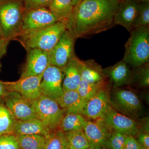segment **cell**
Returning a JSON list of instances; mask_svg holds the SVG:
<instances>
[{
  "instance_id": "6da1fadb",
  "label": "cell",
  "mask_w": 149,
  "mask_h": 149,
  "mask_svg": "<svg viewBox=\"0 0 149 149\" xmlns=\"http://www.w3.org/2000/svg\"><path fill=\"white\" fill-rule=\"evenodd\" d=\"M118 0H80L74 7L70 32L76 39L88 38L115 26Z\"/></svg>"
},
{
  "instance_id": "7a4b0ae2",
  "label": "cell",
  "mask_w": 149,
  "mask_h": 149,
  "mask_svg": "<svg viewBox=\"0 0 149 149\" xmlns=\"http://www.w3.org/2000/svg\"><path fill=\"white\" fill-rule=\"evenodd\" d=\"M130 33L123 60L133 68L149 62V26L135 28Z\"/></svg>"
},
{
  "instance_id": "3957f363",
  "label": "cell",
  "mask_w": 149,
  "mask_h": 149,
  "mask_svg": "<svg viewBox=\"0 0 149 149\" xmlns=\"http://www.w3.org/2000/svg\"><path fill=\"white\" fill-rule=\"evenodd\" d=\"M24 0H0V26L4 38L10 41L21 32L25 11Z\"/></svg>"
},
{
  "instance_id": "277c9868",
  "label": "cell",
  "mask_w": 149,
  "mask_h": 149,
  "mask_svg": "<svg viewBox=\"0 0 149 149\" xmlns=\"http://www.w3.org/2000/svg\"><path fill=\"white\" fill-rule=\"evenodd\" d=\"M67 29L65 24L60 22L20 37L27 49H37L49 52Z\"/></svg>"
},
{
  "instance_id": "5b68a950",
  "label": "cell",
  "mask_w": 149,
  "mask_h": 149,
  "mask_svg": "<svg viewBox=\"0 0 149 149\" xmlns=\"http://www.w3.org/2000/svg\"><path fill=\"white\" fill-rule=\"evenodd\" d=\"M109 96L111 105L117 111L136 120L143 115V103L133 91L120 88H113Z\"/></svg>"
},
{
  "instance_id": "8992f818",
  "label": "cell",
  "mask_w": 149,
  "mask_h": 149,
  "mask_svg": "<svg viewBox=\"0 0 149 149\" xmlns=\"http://www.w3.org/2000/svg\"><path fill=\"white\" fill-rule=\"evenodd\" d=\"M32 102L36 117L50 133L59 129L65 113L55 100L41 95Z\"/></svg>"
},
{
  "instance_id": "52a82bcc",
  "label": "cell",
  "mask_w": 149,
  "mask_h": 149,
  "mask_svg": "<svg viewBox=\"0 0 149 149\" xmlns=\"http://www.w3.org/2000/svg\"><path fill=\"white\" fill-rule=\"evenodd\" d=\"M58 20L48 8L25 10L21 32L22 37L54 24Z\"/></svg>"
},
{
  "instance_id": "ba28073f",
  "label": "cell",
  "mask_w": 149,
  "mask_h": 149,
  "mask_svg": "<svg viewBox=\"0 0 149 149\" xmlns=\"http://www.w3.org/2000/svg\"><path fill=\"white\" fill-rule=\"evenodd\" d=\"M76 39L72 32L67 29L58 42L49 52L50 64L63 69L75 55L74 48Z\"/></svg>"
},
{
  "instance_id": "9c48e42d",
  "label": "cell",
  "mask_w": 149,
  "mask_h": 149,
  "mask_svg": "<svg viewBox=\"0 0 149 149\" xmlns=\"http://www.w3.org/2000/svg\"><path fill=\"white\" fill-rule=\"evenodd\" d=\"M101 118L113 130L127 136H136L141 127L139 121L117 111L111 105Z\"/></svg>"
},
{
  "instance_id": "30bf717a",
  "label": "cell",
  "mask_w": 149,
  "mask_h": 149,
  "mask_svg": "<svg viewBox=\"0 0 149 149\" xmlns=\"http://www.w3.org/2000/svg\"><path fill=\"white\" fill-rule=\"evenodd\" d=\"M63 79L62 69L49 65L43 72L40 85L41 94L55 100L58 99L63 93Z\"/></svg>"
},
{
  "instance_id": "8fae6325",
  "label": "cell",
  "mask_w": 149,
  "mask_h": 149,
  "mask_svg": "<svg viewBox=\"0 0 149 149\" xmlns=\"http://www.w3.org/2000/svg\"><path fill=\"white\" fill-rule=\"evenodd\" d=\"M43 74V73L37 76L20 78L17 81L3 82V83L7 91L16 92L32 101L42 95L40 85Z\"/></svg>"
},
{
  "instance_id": "7c38bea8",
  "label": "cell",
  "mask_w": 149,
  "mask_h": 149,
  "mask_svg": "<svg viewBox=\"0 0 149 149\" xmlns=\"http://www.w3.org/2000/svg\"><path fill=\"white\" fill-rule=\"evenodd\" d=\"M5 98L6 107L17 120H27L37 118L32 101L19 93L8 92Z\"/></svg>"
},
{
  "instance_id": "4fadbf2b",
  "label": "cell",
  "mask_w": 149,
  "mask_h": 149,
  "mask_svg": "<svg viewBox=\"0 0 149 149\" xmlns=\"http://www.w3.org/2000/svg\"><path fill=\"white\" fill-rule=\"evenodd\" d=\"M27 49V61L20 78L42 74L50 65L48 52L37 49Z\"/></svg>"
},
{
  "instance_id": "5bb4252c",
  "label": "cell",
  "mask_w": 149,
  "mask_h": 149,
  "mask_svg": "<svg viewBox=\"0 0 149 149\" xmlns=\"http://www.w3.org/2000/svg\"><path fill=\"white\" fill-rule=\"evenodd\" d=\"M141 3L130 0L119 1L114 15L115 25H121L129 32L133 30Z\"/></svg>"
},
{
  "instance_id": "9a60e30c",
  "label": "cell",
  "mask_w": 149,
  "mask_h": 149,
  "mask_svg": "<svg viewBox=\"0 0 149 149\" xmlns=\"http://www.w3.org/2000/svg\"><path fill=\"white\" fill-rule=\"evenodd\" d=\"M83 129L91 146L102 148L104 146L113 130L101 118L93 120H87Z\"/></svg>"
},
{
  "instance_id": "2e32d148",
  "label": "cell",
  "mask_w": 149,
  "mask_h": 149,
  "mask_svg": "<svg viewBox=\"0 0 149 149\" xmlns=\"http://www.w3.org/2000/svg\"><path fill=\"white\" fill-rule=\"evenodd\" d=\"M106 87L102 88L92 98L86 102L83 115L89 119L101 118L111 106L109 93Z\"/></svg>"
},
{
  "instance_id": "e0dca14e",
  "label": "cell",
  "mask_w": 149,
  "mask_h": 149,
  "mask_svg": "<svg viewBox=\"0 0 149 149\" xmlns=\"http://www.w3.org/2000/svg\"><path fill=\"white\" fill-rule=\"evenodd\" d=\"M104 72L113 88H121L132 85V70L123 60L112 66L104 69Z\"/></svg>"
},
{
  "instance_id": "ac0fdd59",
  "label": "cell",
  "mask_w": 149,
  "mask_h": 149,
  "mask_svg": "<svg viewBox=\"0 0 149 149\" xmlns=\"http://www.w3.org/2000/svg\"><path fill=\"white\" fill-rule=\"evenodd\" d=\"M82 66V61L75 54L62 69L63 73L62 84L63 92L77 90L81 80Z\"/></svg>"
},
{
  "instance_id": "d6986e66",
  "label": "cell",
  "mask_w": 149,
  "mask_h": 149,
  "mask_svg": "<svg viewBox=\"0 0 149 149\" xmlns=\"http://www.w3.org/2000/svg\"><path fill=\"white\" fill-rule=\"evenodd\" d=\"M65 113H83L86 102L83 100L76 90L63 92L62 95L56 100Z\"/></svg>"
},
{
  "instance_id": "ffe728a7",
  "label": "cell",
  "mask_w": 149,
  "mask_h": 149,
  "mask_svg": "<svg viewBox=\"0 0 149 149\" xmlns=\"http://www.w3.org/2000/svg\"><path fill=\"white\" fill-rule=\"evenodd\" d=\"M48 8L58 22L64 23L70 30L74 10L72 0H54Z\"/></svg>"
},
{
  "instance_id": "44dd1931",
  "label": "cell",
  "mask_w": 149,
  "mask_h": 149,
  "mask_svg": "<svg viewBox=\"0 0 149 149\" xmlns=\"http://www.w3.org/2000/svg\"><path fill=\"white\" fill-rule=\"evenodd\" d=\"M51 133L37 118L27 120H17L13 130V134L15 136L39 134L47 137Z\"/></svg>"
},
{
  "instance_id": "7402d4cb",
  "label": "cell",
  "mask_w": 149,
  "mask_h": 149,
  "mask_svg": "<svg viewBox=\"0 0 149 149\" xmlns=\"http://www.w3.org/2000/svg\"><path fill=\"white\" fill-rule=\"evenodd\" d=\"M81 79L91 83H101L108 80L104 69L94 60L82 61Z\"/></svg>"
},
{
  "instance_id": "603a6c76",
  "label": "cell",
  "mask_w": 149,
  "mask_h": 149,
  "mask_svg": "<svg viewBox=\"0 0 149 149\" xmlns=\"http://www.w3.org/2000/svg\"><path fill=\"white\" fill-rule=\"evenodd\" d=\"M20 149H43L47 137L39 134L16 136Z\"/></svg>"
},
{
  "instance_id": "cb8c5ba5",
  "label": "cell",
  "mask_w": 149,
  "mask_h": 149,
  "mask_svg": "<svg viewBox=\"0 0 149 149\" xmlns=\"http://www.w3.org/2000/svg\"><path fill=\"white\" fill-rule=\"evenodd\" d=\"M87 120L84 116L80 113H65L61 123L59 129L63 132L83 129Z\"/></svg>"
},
{
  "instance_id": "d4e9b609",
  "label": "cell",
  "mask_w": 149,
  "mask_h": 149,
  "mask_svg": "<svg viewBox=\"0 0 149 149\" xmlns=\"http://www.w3.org/2000/svg\"><path fill=\"white\" fill-rule=\"evenodd\" d=\"M68 149H88L91 146L83 129L64 132Z\"/></svg>"
},
{
  "instance_id": "484cf974",
  "label": "cell",
  "mask_w": 149,
  "mask_h": 149,
  "mask_svg": "<svg viewBox=\"0 0 149 149\" xmlns=\"http://www.w3.org/2000/svg\"><path fill=\"white\" fill-rule=\"evenodd\" d=\"M107 80L97 83H88L81 79L76 91L83 100L88 101L95 95L99 91L108 85Z\"/></svg>"
},
{
  "instance_id": "4316f807",
  "label": "cell",
  "mask_w": 149,
  "mask_h": 149,
  "mask_svg": "<svg viewBox=\"0 0 149 149\" xmlns=\"http://www.w3.org/2000/svg\"><path fill=\"white\" fill-rule=\"evenodd\" d=\"M16 119L8 109L3 104H0V136L13 134Z\"/></svg>"
},
{
  "instance_id": "83f0119b",
  "label": "cell",
  "mask_w": 149,
  "mask_h": 149,
  "mask_svg": "<svg viewBox=\"0 0 149 149\" xmlns=\"http://www.w3.org/2000/svg\"><path fill=\"white\" fill-rule=\"evenodd\" d=\"M132 71V85H135L141 88H149V62L138 67L133 68Z\"/></svg>"
},
{
  "instance_id": "f1b7e54d",
  "label": "cell",
  "mask_w": 149,
  "mask_h": 149,
  "mask_svg": "<svg viewBox=\"0 0 149 149\" xmlns=\"http://www.w3.org/2000/svg\"><path fill=\"white\" fill-rule=\"evenodd\" d=\"M68 144L64 132L60 129L52 132L48 136L43 149H68Z\"/></svg>"
},
{
  "instance_id": "f546056e",
  "label": "cell",
  "mask_w": 149,
  "mask_h": 149,
  "mask_svg": "<svg viewBox=\"0 0 149 149\" xmlns=\"http://www.w3.org/2000/svg\"><path fill=\"white\" fill-rule=\"evenodd\" d=\"M126 136L125 134L113 130L104 147L110 149H123Z\"/></svg>"
},
{
  "instance_id": "4dcf8cb0",
  "label": "cell",
  "mask_w": 149,
  "mask_h": 149,
  "mask_svg": "<svg viewBox=\"0 0 149 149\" xmlns=\"http://www.w3.org/2000/svg\"><path fill=\"white\" fill-rule=\"evenodd\" d=\"M147 26H149V2H141L134 29Z\"/></svg>"
},
{
  "instance_id": "1f68e13d",
  "label": "cell",
  "mask_w": 149,
  "mask_h": 149,
  "mask_svg": "<svg viewBox=\"0 0 149 149\" xmlns=\"http://www.w3.org/2000/svg\"><path fill=\"white\" fill-rule=\"evenodd\" d=\"M0 149H20L16 136L14 134L0 136Z\"/></svg>"
},
{
  "instance_id": "d6a6232c",
  "label": "cell",
  "mask_w": 149,
  "mask_h": 149,
  "mask_svg": "<svg viewBox=\"0 0 149 149\" xmlns=\"http://www.w3.org/2000/svg\"><path fill=\"white\" fill-rule=\"evenodd\" d=\"M54 0H24L25 10L38 8H49Z\"/></svg>"
},
{
  "instance_id": "836d02e7",
  "label": "cell",
  "mask_w": 149,
  "mask_h": 149,
  "mask_svg": "<svg viewBox=\"0 0 149 149\" xmlns=\"http://www.w3.org/2000/svg\"><path fill=\"white\" fill-rule=\"evenodd\" d=\"M137 136V141L145 149H149V132L140 127Z\"/></svg>"
},
{
  "instance_id": "e575fe53",
  "label": "cell",
  "mask_w": 149,
  "mask_h": 149,
  "mask_svg": "<svg viewBox=\"0 0 149 149\" xmlns=\"http://www.w3.org/2000/svg\"><path fill=\"white\" fill-rule=\"evenodd\" d=\"M123 149H145L138 142L134 136H126Z\"/></svg>"
},
{
  "instance_id": "d590c367",
  "label": "cell",
  "mask_w": 149,
  "mask_h": 149,
  "mask_svg": "<svg viewBox=\"0 0 149 149\" xmlns=\"http://www.w3.org/2000/svg\"><path fill=\"white\" fill-rule=\"evenodd\" d=\"M9 41L5 38H0V58L6 53Z\"/></svg>"
},
{
  "instance_id": "8d00e7d4",
  "label": "cell",
  "mask_w": 149,
  "mask_h": 149,
  "mask_svg": "<svg viewBox=\"0 0 149 149\" xmlns=\"http://www.w3.org/2000/svg\"><path fill=\"white\" fill-rule=\"evenodd\" d=\"M8 91L6 90L3 81L0 80V97H5L8 94Z\"/></svg>"
},
{
  "instance_id": "74e56055",
  "label": "cell",
  "mask_w": 149,
  "mask_h": 149,
  "mask_svg": "<svg viewBox=\"0 0 149 149\" xmlns=\"http://www.w3.org/2000/svg\"><path fill=\"white\" fill-rule=\"evenodd\" d=\"M125 1V0H118V1ZM130 1H136L140 2H149V0H130Z\"/></svg>"
},
{
  "instance_id": "f35d334b",
  "label": "cell",
  "mask_w": 149,
  "mask_h": 149,
  "mask_svg": "<svg viewBox=\"0 0 149 149\" xmlns=\"http://www.w3.org/2000/svg\"><path fill=\"white\" fill-rule=\"evenodd\" d=\"M80 0H72V4L74 6V7L80 1Z\"/></svg>"
},
{
  "instance_id": "ab89813d",
  "label": "cell",
  "mask_w": 149,
  "mask_h": 149,
  "mask_svg": "<svg viewBox=\"0 0 149 149\" xmlns=\"http://www.w3.org/2000/svg\"><path fill=\"white\" fill-rule=\"evenodd\" d=\"M88 149H102V147H95V146H90Z\"/></svg>"
},
{
  "instance_id": "60d3db41",
  "label": "cell",
  "mask_w": 149,
  "mask_h": 149,
  "mask_svg": "<svg viewBox=\"0 0 149 149\" xmlns=\"http://www.w3.org/2000/svg\"><path fill=\"white\" fill-rule=\"evenodd\" d=\"M4 38L3 37L2 33L1 30V26H0V38Z\"/></svg>"
},
{
  "instance_id": "b9f144b4",
  "label": "cell",
  "mask_w": 149,
  "mask_h": 149,
  "mask_svg": "<svg viewBox=\"0 0 149 149\" xmlns=\"http://www.w3.org/2000/svg\"><path fill=\"white\" fill-rule=\"evenodd\" d=\"M1 59V58H0ZM1 61H0V71H1Z\"/></svg>"
},
{
  "instance_id": "7bdbcfd3",
  "label": "cell",
  "mask_w": 149,
  "mask_h": 149,
  "mask_svg": "<svg viewBox=\"0 0 149 149\" xmlns=\"http://www.w3.org/2000/svg\"><path fill=\"white\" fill-rule=\"evenodd\" d=\"M0 104H1V103H0Z\"/></svg>"
},
{
  "instance_id": "ee69618b",
  "label": "cell",
  "mask_w": 149,
  "mask_h": 149,
  "mask_svg": "<svg viewBox=\"0 0 149 149\" xmlns=\"http://www.w3.org/2000/svg\"></svg>"
}]
</instances>
